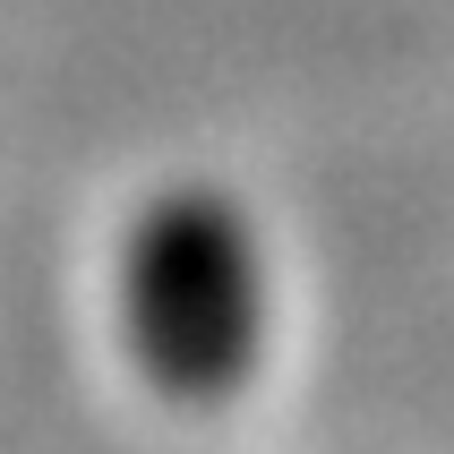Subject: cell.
<instances>
[{"label": "cell", "mask_w": 454, "mask_h": 454, "mask_svg": "<svg viewBox=\"0 0 454 454\" xmlns=\"http://www.w3.org/2000/svg\"><path fill=\"white\" fill-rule=\"evenodd\" d=\"M121 334L154 395L231 403L266 352V257L215 180H172L129 215L121 240Z\"/></svg>", "instance_id": "1"}]
</instances>
